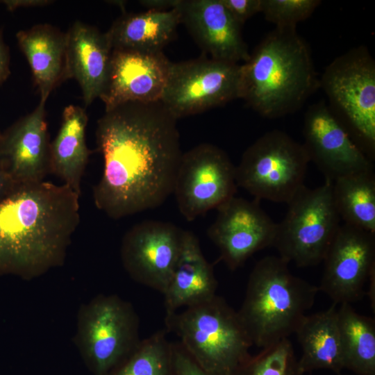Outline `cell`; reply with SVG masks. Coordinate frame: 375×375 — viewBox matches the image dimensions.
I'll use <instances>...</instances> for the list:
<instances>
[{"instance_id":"1","label":"cell","mask_w":375,"mask_h":375,"mask_svg":"<svg viewBox=\"0 0 375 375\" xmlns=\"http://www.w3.org/2000/svg\"><path fill=\"white\" fill-rule=\"evenodd\" d=\"M176 119L160 101L105 110L96 138L103 158L96 207L118 219L157 208L173 193L183 153Z\"/></svg>"},{"instance_id":"2","label":"cell","mask_w":375,"mask_h":375,"mask_svg":"<svg viewBox=\"0 0 375 375\" xmlns=\"http://www.w3.org/2000/svg\"><path fill=\"white\" fill-rule=\"evenodd\" d=\"M80 197L43 181L16 185L0 199V275L32 280L62 266L80 223Z\"/></svg>"},{"instance_id":"3","label":"cell","mask_w":375,"mask_h":375,"mask_svg":"<svg viewBox=\"0 0 375 375\" xmlns=\"http://www.w3.org/2000/svg\"><path fill=\"white\" fill-rule=\"evenodd\" d=\"M319 78L296 28L275 27L241 64L239 99L264 117H281L301 108Z\"/></svg>"},{"instance_id":"4","label":"cell","mask_w":375,"mask_h":375,"mask_svg":"<svg viewBox=\"0 0 375 375\" xmlns=\"http://www.w3.org/2000/svg\"><path fill=\"white\" fill-rule=\"evenodd\" d=\"M279 256L260 259L250 273L240 321L252 345L261 349L294 333L313 305L317 286L293 275Z\"/></svg>"},{"instance_id":"5","label":"cell","mask_w":375,"mask_h":375,"mask_svg":"<svg viewBox=\"0 0 375 375\" xmlns=\"http://www.w3.org/2000/svg\"><path fill=\"white\" fill-rule=\"evenodd\" d=\"M165 325L207 371L231 375L251 356L252 343L237 311L217 294L181 311L165 313Z\"/></svg>"},{"instance_id":"6","label":"cell","mask_w":375,"mask_h":375,"mask_svg":"<svg viewBox=\"0 0 375 375\" xmlns=\"http://www.w3.org/2000/svg\"><path fill=\"white\" fill-rule=\"evenodd\" d=\"M139 318L115 294H100L80 306L74 344L93 375H106L138 347Z\"/></svg>"},{"instance_id":"7","label":"cell","mask_w":375,"mask_h":375,"mask_svg":"<svg viewBox=\"0 0 375 375\" xmlns=\"http://www.w3.org/2000/svg\"><path fill=\"white\" fill-rule=\"evenodd\" d=\"M329 108L372 160L375 154V61L363 46L335 58L319 78Z\"/></svg>"},{"instance_id":"8","label":"cell","mask_w":375,"mask_h":375,"mask_svg":"<svg viewBox=\"0 0 375 375\" xmlns=\"http://www.w3.org/2000/svg\"><path fill=\"white\" fill-rule=\"evenodd\" d=\"M333 182L314 189L303 185L290 199L283 220L276 224L272 247L279 257L301 267L323 261L341 224L332 194Z\"/></svg>"},{"instance_id":"9","label":"cell","mask_w":375,"mask_h":375,"mask_svg":"<svg viewBox=\"0 0 375 375\" xmlns=\"http://www.w3.org/2000/svg\"><path fill=\"white\" fill-rule=\"evenodd\" d=\"M309 162L302 144L272 130L243 153L235 167L236 183L258 201L288 203L304 185Z\"/></svg>"},{"instance_id":"10","label":"cell","mask_w":375,"mask_h":375,"mask_svg":"<svg viewBox=\"0 0 375 375\" xmlns=\"http://www.w3.org/2000/svg\"><path fill=\"white\" fill-rule=\"evenodd\" d=\"M241 64L206 56L171 63L160 101L176 119L240 98Z\"/></svg>"},{"instance_id":"11","label":"cell","mask_w":375,"mask_h":375,"mask_svg":"<svg viewBox=\"0 0 375 375\" xmlns=\"http://www.w3.org/2000/svg\"><path fill=\"white\" fill-rule=\"evenodd\" d=\"M235 167L227 153L201 143L183 153L173 193L184 218L191 222L234 197Z\"/></svg>"},{"instance_id":"12","label":"cell","mask_w":375,"mask_h":375,"mask_svg":"<svg viewBox=\"0 0 375 375\" xmlns=\"http://www.w3.org/2000/svg\"><path fill=\"white\" fill-rule=\"evenodd\" d=\"M184 230L162 221L146 220L124 235L122 265L135 282L163 294L178 262Z\"/></svg>"},{"instance_id":"13","label":"cell","mask_w":375,"mask_h":375,"mask_svg":"<svg viewBox=\"0 0 375 375\" xmlns=\"http://www.w3.org/2000/svg\"><path fill=\"white\" fill-rule=\"evenodd\" d=\"M323 262L319 291L335 304L360 300L366 294L365 285L375 270V234L341 224Z\"/></svg>"},{"instance_id":"14","label":"cell","mask_w":375,"mask_h":375,"mask_svg":"<svg viewBox=\"0 0 375 375\" xmlns=\"http://www.w3.org/2000/svg\"><path fill=\"white\" fill-rule=\"evenodd\" d=\"M302 144L325 177L334 182L348 175L373 172L372 160L351 138L328 105L320 101L304 115Z\"/></svg>"},{"instance_id":"15","label":"cell","mask_w":375,"mask_h":375,"mask_svg":"<svg viewBox=\"0 0 375 375\" xmlns=\"http://www.w3.org/2000/svg\"><path fill=\"white\" fill-rule=\"evenodd\" d=\"M276 230V223L258 200L233 197L217 208L207 234L218 248L219 259L233 271L256 252L272 247Z\"/></svg>"},{"instance_id":"16","label":"cell","mask_w":375,"mask_h":375,"mask_svg":"<svg viewBox=\"0 0 375 375\" xmlns=\"http://www.w3.org/2000/svg\"><path fill=\"white\" fill-rule=\"evenodd\" d=\"M171 63L163 51L112 49L99 97L105 110L127 102L160 101Z\"/></svg>"},{"instance_id":"17","label":"cell","mask_w":375,"mask_h":375,"mask_svg":"<svg viewBox=\"0 0 375 375\" xmlns=\"http://www.w3.org/2000/svg\"><path fill=\"white\" fill-rule=\"evenodd\" d=\"M46 102L0 135V166L17 185L43 181L51 173Z\"/></svg>"},{"instance_id":"18","label":"cell","mask_w":375,"mask_h":375,"mask_svg":"<svg viewBox=\"0 0 375 375\" xmlns=\"http://www.w3.org/2000/svg\"><path fill=\"white\" fill-rule=\"evenodd\" d=\"M181 23L199 47L213 59L239 63L249 57L241 25L221 0H178Z\"/></svg>"},{"instance_id":"19","label":"cell","mask_w":375,"mask_h":375,"mask_svg":"<svg viewBox=\"0 0 375 375\" xmlns=\"http://www.w3.org/2000/svg\"><path fill=\"white\" fill-rule=\"evenodd\" d=\"M67 79L78 83L85 106L103 90L110 60L112 45L107 33L76 21L66 33Z\"/></svg>"},{"instance_id":"20","label":"cell","mask_w":375,"mask_h":375,"mask_svg":"<svg viewBox=\"0 0 375 375\" xmlns=\"http://www.w3.org/2000/svg\"><path fill=\"white\" fill-rule=\"evenodd\" d=\"M217 288L212 266L203 256L198 238L184 230L178 262L162 294L165 312L207 301L216 295Z\"/></svg>"},{"instance_id":"21","label":"cell","mask_w":375,"mask_h":375,"mask_svg":"<svg viewBox=\"0 0 375 375\" xmlns=\"http://www.w3.org/2000/svg\"><path fill=\"white\" fill-rule=\"evenodd\" d=\"M16 38L40 92V100L46 102L50 93L67 80L66 33L42 24L19 31Z\"/></svg>"},{"instance_id":"22","label":"cell","mask_w":375,"mask_h":375,"mask_svg":"<svg viewBox=\"0 0 375 375\" xmlns=\"http://www.w3.org/2000/svg\"><path fill=\"white\" fill-rule=\"evenodd\" d=\"M336 305L306 315L294 333L302 349L298 362L303 374L317 369L340 374L344 369Z\"/></svg>"},{"instance_id":"23","label":"cell","mask_w":375,"mask_h":375,"mask_svg":"<svg viewBox=\"0 0 375 375\" xmlns=\"http://www.w3.org/2000/svg\"><path fill=\"white\" fill-rule=\"evenodd\" d=\"M88 115L74 105L65 107L61 126L50 144L51 173L81 196V181L91 151L86 144Z\"/></svg>"},{"instance_id":"24","label":"cell","mask_w":375,"mask_h":375,"mask_svg":"<svg viewBox=\"0 0 375 375\" xmlns=\"http://www.w3.org/2000/svg\"><path fill=\"white\" fill-rule=\"evenodd\" d=\"M179 24L176 8L165 11L148 10L123 14L106 33L112 49L158 52L172 40Z\"/></svg>"},{"instance_id":"25","label":"cell","mask_w":375,"mask_h":375,"mask_svg":"<svg viewBox=\"0 0 375 375\" xmlns=\"http://www.w3.org/2000/svg\"><path fill=\"white\" fill-rule=\"evenodd\" d=\"M337 319L344 369L356 375H375V321L357 312L350 303L340 304Z\"/></svg>"},{"instance_id":"26","label":"cell","mask_w":375,"mask_h":375,"mask_svg":"<svg viewBox=\"0 0 375 375\" xmlns=\"http://www.w3.org/2000/svg\"><path fill=\"white\" fill-rule=\"evenodd\" d=\"M336 210L345 224L375 234V176L373 172L341 177L333 182Z\"/></svg>"},{"instance_id":"27","label":"cell","mask_w":375,"mask_h":375,"mask_svg":"<svg viewBox=\"0 0 375 375\" xmlns=\"http://www.w3.org/2000/svg\"><path fill=\"white\" fill-rule=\"evenodd\" d=\"M106 375H174L173 344L167 331L158 330Z\"/></svg>"},{"instance_id":"28","label":"cell","mask_w":375,"mask_h":375,"mask_svg":"<svg viewBox=\"0 0 375 375\" xmlns=\"http://www.w3.org/2000/svg\"><path fill=\"white\" fill-rule=\"evenodd\" d=\"M292 342L283 339L250 356L231 375H303Z\"/></svg>"},{"instance_id":"29","label":"cell","mask_w":375,"mask_h":375,"mask_svg":"<svg viewBox=\"0 0 375 375\" xmlns=\"http://www.w3.org/2000/svg\"><path fill=\"white\" fill-rule=\"evenodd\" d=\"M319 0H261V12L276 28H296L321 4Z\"/></svg>"},{"instance_id":"30","label":"cell","mask_w":375,"mask_h":375,"mask_svg":"<svg viewBox=\"0 0 375 375\" xmlns=\"http://www.w3.org/2000/svg\"><path fill=\"white\" fill-rule=\"evenodd\" d=\"M172 344L174 375H223L201 367L178 341L172 342Z\"/></svg>"},{"instance_id":"31","label":"cell","mask_w":375,"mask_h":375,"mask_svg":"<svg viewBox=\"0 0 375 375\" xmlns=\"http://www.w3.org/2000/svg\"><path fill=\"white\" fill-rule=\"evenodd\" d=\"M221 1L241 26L248 19L261 12V0H221Z\"/></svg>"},{"instance_id":"32","label":"cell","mask_w":375,"mask_h":375,"mask_svg":"<svg viewBox=\"0 0 375 375\" xmlns=\"http://www.w3.org/2000/svg\"><path fill=\"white\" fill-rule=\"evenodd\" d=\"M10 75V54L8 47L6 44L0 31V85H1Z\"/></svg>"},{"instance_id":"33","label":"cell","mask_w":375,"mask_h":375,"mask_svg":"<svg viewBox=\"0 0 375 375\" xmlns=\"http://www.w3.org/2000/svg\"><path fill=\"white\" fill-rule=\"evenodd\" d=\"M140 3L150 10L165 11L174 9L178 0H144Z\"/></svg>"},{"instance_id":"34","label":"cell","mask_w":375,"mask_h":375,"mask_svg":"<svg viewBox=\"0 0 375 375\" xmlns=\"http://www.w3.org/2000/svg\"><path fill=\"white\" fill-rule=\"evenodd\" d=\"M16 185L0 166V199L6 195Z\"/></svg>"},{"instance_id":"35","label":"cell","mask_w":375,"mask_h":375,"mask_svg":"<svg viewBox=\"0 0 375 375\" xmlns=\"http://www.w3.org/2000/svg\"><path fill=\"white\" fill-rule=\"evenodd\" d=\"M9 10H14L20 6H42L48 3V1L28 0V1H2Z\"/></svg>"},{"instance_id":"36","label":"cell","mask_w":375,"mask_h":375,"mask_svg":"<svg viewBox=\"0 0 375 375\" xmlns=\"http://www.w3.org/2000/svg\"><path fill=\"white\" fill-rule=\"evenodd\" d=\"M368 282H369V290H368V291H367L366 293L369 297V300H370V302H371L372 307H373V310L374 311V305H375V302H374V299H375V296H374V294H375V291H374V288H375V270L373 271L372 272V274H370Z\"/></svg>"},{"instance_id":"37","label":"cell","mask_w":375,"mask_h":375,"mask_svg":"<svg viewBox=\"0 0 375 375\" xmlns=\"http://www.w3.org/2000/svg\"><path fill=\"white\" fill-rule=\"evenodd\" d=\"M0 135H1V132H0Z\"/></svg>"}]
</instances>
